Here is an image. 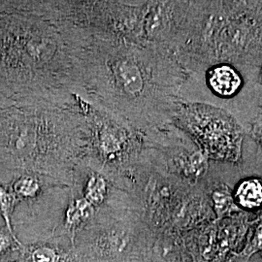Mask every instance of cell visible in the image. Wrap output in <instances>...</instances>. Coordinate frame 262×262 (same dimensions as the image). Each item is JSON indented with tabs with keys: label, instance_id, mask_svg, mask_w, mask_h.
I'll list each match as a JSON object with an SVG mask.
<instances>
[{
	"label": "cell",
	"instance_id": "cell-1",
	"mask_svg": "<svg viewBox=\"0 0 262 262\" xmlns=\"http://www.w3.org/2000/svg\"><path fill=\"white\" fill-rule=\"evenodd\" d=\"M77 63L78 96L84 101L140 130L173 121L187 72L167 48L107 41L79 30Z\"/></svg>",
	"mask_w": 262,
	"mask_h": 262
},
{
	"label": "cell",
	"instance_id": "cell-2",
	"mask_svg": "<svg viewBox=\"0 0 262 262\" xmlns=\"http://www.w3.org/2000/svg\"><path fill=\"white\" fill-rule=\"evenodd\" d=\"M78 31L39 1H0V95L15 103H75Z\"/></svg>",
	"mask_w": 262,
	"mask_h": 262
},
{
	"label": "cell",
	"instance_id": "cell-3",
	"mask_svg": "<svg viewBox=\"0 0 262 262\" xmlns=\"http://www.w3.org/2000/svg\"><path fill=\"white\" fill-rule=\"evenodd\" d=\"M88 132L75 103H12L0 110V181L20 174L72 187L85 159Z\"/></svg>",
	"mask_w": 262,
	"mask_h": 262
},
{
	"label": "cell",
	"instance_id": "cell-4",
	"mask_svg": "<svg viewBox=\"0 0 262 262\" xmlns=\"http://www.w3.org/2000/svg\"><path fill=\"white\" fill-rule=\"evenodd\" d=\"M175 55L187 74L219 62L260 69L262 1H189Z\"/></svg>",
	"mask_w": 262,
	"mask_h": 262
},
{
	"label": "cell",
	"instance_id": "cell-5",
	"mask_svg": "<svg viewBox=\"0 0 262 262\" xmlns=\"http://www.w3.org/2000/svg\"><path fill=\"white\" fill-rule=\"evenodd\" d=\"M75 102L84 116L88 146L83 162L128 191L131 172L140 159L145 131L102 111L76 95Z\"/></svg>",
	"mask_w": 262,
	"mask_h": 262
},
{
	"label": "cell",
	"instance_id": "cell-6",
	"mask_svg": "<svg viewBox=\"0 0 262 262\" xmlns=\"http://www.w3.org/2000/svg\"><path fill=\"white\" fill-rule=\"evenodd\" d=\"M42 8L85 34L107 41L147 45V1H40Z\"/></svg>",
	"mask_w": 262,
	"mask_h": 262
},
{
	"label": "cell",
	"instance_id": "cell-7",
	"mask_svg": "<svg viewBox=\"0 0 262 262\" xmlns=\"http://www.w3.org/2000/svg\"><path fill=\"white\" fill-rule=\"evenodd\" d=\"M142 223L132 200L98 209L76 236L77 262H141Z\"/></svg>",
	"mask_w": 262,
	"mask_h": 262
},
{
	"label": "cell",
	"instance_id": "cell-8",
	"mask_svg": "<svg viewBox=\"0 0 262 262\" xmlns=\"http://www.w3.org/2000/svg\"><path fill=\"white\" fill-rule=\"evenodd\" d=\"M172 123L195 142L209 160L243 163V126L234 117L212 105L180 101Z\"/></svg>",
	"mask_w": 262,
	"mask_h": 262
},
{
	"label": "cell",
	"instance_id": "cell-9",
	"mask_svg": "<svg viewBox=\"0 0 262 262\" xmlns=\"http://www.w3.org/2000/svg\"><path fill=\"white\" fill-rule=\"evenodd\" d=\"M187 76L204 81L199 82L187 78L186 80L189 83H204L208 94L204 104L212 105L215 100L213 106L231 114L247 133L262 106L260 69L219 62ZM206 92L196 95L191 102Z\"/></svg>",
	"mask_w": 262,
	"mask_h": 262
},
{
	"label": "cell",
	"instance_id": "cell-10",
	"mask_svg": "<svg viewBox=\"0 0 262 262\" xmlns=\"http://www.w3.org/2000/svg\"><path fill=\"white\" fill-rule=\"evenodd\" d=\"M142 155L167 173L184 182L204 178L209 159L186 132L172 122L145 131Z\"/></svg>",
	"mask_w": 262,
	"mask_h": 262
},
{
	"label": "cell",
	"instance_id": "cell-11",
	"mask_svg": "<svg viewBox=\"0 0 262 262\" xmlns=\"http://www.w3.org/2000/svg\"><path fill=\"white\" fill-rule=\"evenodd\" d=\"M17 262H77L74 248L56 241L23 244Z\"/></svg>",
	"mask_w": 262,
	"mask_h": 262
},
{
	"label": "cell",
	"instance_id": "cell-12",
	"mask_svg": "<svg viewBox=\"0 0 262 262\" xmlns=\"http://www.w3.org/2000/svg\"><path fill=\"white\" fill-rule=\"evenodd\" d=\"M233 199L237 208L249 212L262 208V180L249 177L242 180L233 192Z\"/></svg>",
	"mask_w": 262,
	"mask_h": 262
},
{
	"label": "cell",
	"instance_id": "cell-13",
	"mask_svg": "<svg viewBox=\"0 0 262 262\" xmlns=\"http://www.w3.org/2000/svg\"><path fill=\"white\" fill-rule=\"evenodd\" d=\"M11 186L20 203L36 200L48 187L59 186L34 174H20L11 182Z\"/></svg>",
	"mask_w": 262,
	"mask_h": 262
},
{
	"label": "cell",
	"instance_id": "cell-14",
	"mask_svg": "<svg viewBox=\"0 0 262 262\" xmlns=\"http://www.w3.org/2000/svg\"><path fill=\"white\" fill-rule=\"evenodd\" d=\"M19 205V199L15 194L11 183H4L0 181V216L2 217L4 225L11 234L17 240V236L14 232L13 228V215Z\"/></svg>",
	"mask_w": 262,
	"mask_h": 262
},
{
	"label": "cell",
	"instance_id": "cell-15",
	"mask_svg": "<svg viewBox=\"0 0 262 262\" xmlns=\"http://www.w3.org/2000/svg\"><path fill=\"white\" fill-rule=\"evenodd\" d=\"M211 200L217 217H223L239 211L235 204L233 195L225 186L215 187L211 193Z\"/></svg>",
	"mask_w": 262,
	"mask_h": 262
},
{
	"label": "cell",
	"instance_id": "cell-16",
	"mask_svg": "<svg viewBox=\"0 0 262 262\" xmlns=\"http://www.w3.org/2000/svg\"><path fill=\"white\" fill-rule=\"evenodd\" d=\"M247 134L255 144L257 151L259 152V156L262 159V106L254 116L253 122H251L250 127L247 131Z\"/></svg>",
	"mask_w": 262,
	"mask_h": 262
},
{
	"label": "cell",
	"instance_id": "cell-17",
	"mask_svg": "<svg viewBox=\"0 0 262 262\" xmlns=\"http://www.w3.org/2000/svg\"><path fill=\"white\" fill-rule=\"evenodd\" d=\"M262 249V221L261 223L256 227L255 234L253 238V243L251 244V247L248 249V254H253V253L260 251Z\"/></svg>",
	"mask_w": 262,
	"mask_h": 262
},
{
	"label": "cell",
	"instance_id": "cell-18",
	"mask_svg": "<svg viewBox=\"0 0 262 262\" xmlns=\"http://www.w3.org/2000/svg\"><path fill=\"white\" fill-rule=\"evenodd\" d=\"M12 103H15V102H13L12 100L7 99V98H5V97H3V96L0 95V110L3 109V108H5L6 106H8V105Z\"/></svg>",
	"mask_w": 262,
	"mask_h": 262
},
{
	"label": "cell",
	"instance_id": "cell-19",
	"mask_svg": "<svg viewBox=\"0 0 262 262\" xmlns=\"http://www.w3.org/2000/svg\"><path fill=\"white\" fill-rule=\"evenodd\" d=\"M3 226H5V225H4V222H3L2 217L0 216V228H1V227H3Z\"/></svg>",
	"mask_w": 262,
	"mask_h": 262
},
{
	"label": "cell",
	"instance_id": "cell-20",
	"mask_svg": "<svg viewBox=\"0 0 262 262\" xmlns=\"http://www.w3.org/2000/svg\"><path fill=\"white\" fill-rule=\"evenodd\" d=\"M260 83L262 84V61H261V66H260Z\"/></svg>",
	"mask_w": 262,
	"mask_h": 262
}]
</instances>
